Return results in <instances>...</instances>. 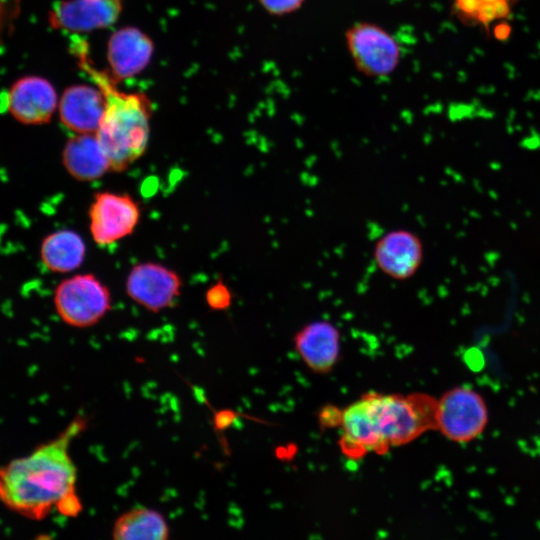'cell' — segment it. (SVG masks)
<instances>
[{
	"label": "cell",
	"mask_w": 540,
	"mask_h": 540,
	"mask_svg": "<svg viewBox=\"0 0 540 540\" xmlns=\"http://www.w3.org/2000/svg\"><path fill=\"white\" fill-rule=\"evenodd\" d=\"M86 422L77 417L56 438L0 465V503L33 520L45 518L54 508L75 516L81 504L76 496L77 469L69 448Z\"/></svg>",
	"instance_id": "1"
},
{
	"label": "cell",
	"mask_w": 540,
	"mask_h": 540,
	"mask_svg": "<svg viewBox=\"0 0 540 540\" xmlns=\"http://www.w3.org/2000/svg\"><path fill=\"white\" fill-rule=\"evenodd\" d=\"M437 399L426 393L369 392L342 412L340 449L350 459L385 454L436 430Z\"/></svg>",
	"instance_id": "2"
},
{
	"label": "cell",
	"mask_w": 540,
	"mask_h": 540,
	"mask_svg": "<svg viewBox=\"0 0 540 540\" xmlns=\"http://www.w3.org/2000/svg\"><path fill=\"white\" fill-rule=\"evenodd\" d=\"M70 51L103 94L104 113L95 134L108 157L111 171H124L147 148L151 102L142 93L119 90L111 74L97 69L91 61L88 45L82 38H73Z\"/></svg>",
	"instance_id": "3"
},
{
	"label": "cell",
	"mask_w": 540,
	"mask_h": 540,
	"mask_svg": "<svg viewBox=\"0 0 540 540\" xmlns=\"http://www.w3.org/2000/svg\"><path fill=\"white\" fill-rule=\"evenodd\" d=\"M489 422V409L474 388L460 385L437 399L436 430L448 440L464 444L480 437Z\"/></svg>",
	"instance_id": "4"
},
{
	"label": "cell",
	"mask_w": 540,
	"mask_h": 540,
	"mask_svg": "<svg viewBox=\"0 0 540 540\" xmlns=\"http://www.w3.org/2000/svg\"><path fill=\"white\" fill-rule=\"evenodd\" d=\"M53 303L60 319L76 328L97 324L111 308L109 289L95 275L76 274L62 280Z\"/></svg>",
	"instance_id": "5"
},
{
	"label": "cell",
	"mask_w": 540,
	"mask_h": 540,
	"mask_svg": "<svg viewBox=\"0 0 540 540\" xmlns=\"http://www.w3.org/2000/svg\"><path fill=\"white\" fill-rule=\"evenodd\" d=\"M345 43L355 68L365 76L386 77L399 65V43L390 32L375 23H354L345 32Z\"/></svg>",
	"instance_id": "6"
},
{
	"label": "cell",
	"mask_w": 540,
	"mask_h": 540,
	"mask_svg": "<svg viewBox=\"0 0 540 540\" xmlns=\"http://www.w3.org/2000/svg\"><path fill=\"white\" fill-rule=\"evenodd\" d=\"M88 214L93 240L104 247L133 233L140 208L130 195L106 191L94 196Z\"/></svg>",
	"instance_id": "7"
},
{
	"label": "cell",
	"mask_w": 540,
	"mask_h": 540,
	"mask_svg": "<svg viewBox=\"0 0 540 540\" xmlns=\"http://www.w3.org/2000/svg\"><path fill=\"white\" fill-rule=\"evenodd\" d=\"M182 282L172 269L153 262L140 263L129 272L125 289L127 295L145 309L159 312L177 301Z\"/></svg>",
	"instance_id": "8"
},
{
	"label": "cell",
	"mask_w": 540,
	"mask_h": 540,
	"mask_svg": "<svg viewBox=\"0 0 540 540\" xmlns=\"http://www.w3.org/2000/svg\"><path fill=\"white\" fill-rule=\"evenodd\" d=\"M58 103L53 84L41 76L18 78L5 95V107L12 117L25 125L50 121Z\"/></svg>",
	"instance_id": "9"
},
{
	"label": "cell",
	"mask_w": 540,
	"mask_h": 540,
	"mask_svg": "<svg viewBox=\"0 0 540 540\" xmlns=\"http://www.w3.org/2000/svg\"><path fill=\"white\" fill-rule=\"evenodd\" d=\"M377 268L397 281L412 278L423 260L421 239L407 229H393L378 238L373 248Z\"/></svg>",
	"instance_id": "10"
},
{
	"label": "cell",
	"mask_w": 540,
	"mask_h": 540,
	"mask_svg": "<svg viewBox=\"0 0 540 540\" xmlns=\"http://www.w3.org/2000/svg\"><path fill=\"white\" fill-rule=\"evenodd\" d=\"M120 13V0H61L52 5L48 21L52 28L82 33L113 25Z\"/></svg>",
	"instance_id": "11"
},
{
	"label": "cell",
	"mask_w": 540,
	"mask_h": 540,
	"mask_svg": "<svg viewBox=\"0 0 540 540\" xmlns=\"http://www.w3.org/2000/svg\"><path fill=\"white\" fill-rule=\"evenodd\" d=\"M293 342L302 361L315 373H328L338 362L340 332L329 321L307 323L295 334Z\"/></svg>",
	"instance_id": "12"
},
{
	"label": "cell",
	"mask_w": 540,
	"mask_h": 540,
	"mask_svg": "<svg viewBox=\"0 0 540 540\" xmlns=\"http://www.w3.org/2000/svg\"><path fill=\"white\" fill-rule=\"evenodd\" d=\"M154 51L152 40L140 29L123 27L107 43V61L116 80L132 78L149 64Z\"/></svg>",
	"instance_id": "13"
},
{
	"label": "cell",
	"mask_w": 540,
	"mask_h": 540,
	"mask_svg": "<svg viewBox=\"0 0 540 540\" xmlns=\"http://www.w3.org/2000/svg\"><path fill=\"white\" fill-rule=\"evenodd\" d=\"M104 97L95 85H72L63 92L59 105L61 124L73 134H95L104 113Z\"/></svg>",
	"instance_id": "14"
},
{
	"label": "cell",
	"mask_w": 540,
	"mask_h": 540,
	"mask_svg": "<svg viewBox=\"0 0 540 540\" xmlns=\"http://www.w3.org/2000/svg\"><path fill=\"white\" fill-rule=\"evenodd\" d=\"M61 155L65 170L78 181H94L111 171L96 134H74L65 143Z\"/></svg>",
	"instance_id": "15"
},
{
	"label": "cell",
	"mask_w": 540,
	"mask_h": 540,
	"mask_svg": "<svg viewBox=\"0 0 540 540\" xmlns=\"http://www.w3.org/2000/svg\"><path fill=\"white\" fill-rule=\"evenodd\" d=\"M39 255L47 270L54 273H69L82 265L86 255V244L77 232L60 229L43 238Z\"/></svg>",
	"instance_id": "16"
},
{
	"label": "cell",
	"mask_w": 540,
	"mask_h": 540,
	"mask_svg": "<svg viewBox=\"0 0 540 540\" xmlns=\"http://www.w3.org/2000/svg\"><path fill=\"white\" fill-rule=\"evenodd\" d=\"M170 529L157 510L138 506L121 514L112 527L115 540H166Z\"/></svg>",
	"instance_id": "17"
},
{
	"label": "cell",
	"mask_w": 540,
	"mask_h": 540,
	"mask_svg": "<svg viewBox=\"0 0 540 540\" xmlns=\"http://www.w3.org/2000/svg\"><path fill=\"white\" fill-rule=\"evenodd\" d=\"M306 0H259L261 6L273 16H286L299 10Z\"/></svg>",
	"instance_id": "18"
},
{
	"label": "cell",
	"mask_w": 540,
	"mask_h": 540,
	"mask_svg": "<svg viewBox=\"0 0 540 540\" xmlns=\"http://www.w3.org/2000/svg\"><path fill=\"white\" fill-rule=\"evenodd\" d=\"M19 12V0H0V40L9 34Z\"/></svg>",
	"instance_id": "19"
},
{
	"label": "cell",
	"mask_w": 540,
	"mask_h": 540,
	"mask_svg": "<svg viewBox=\"0 0 540 540\" xmlns=\"http://www.w3.org/2000/svg\"><path fill=\"white\" fill-rule=\"evenodd\" d=\"M342 412L339 408L327 405L319 413V423L324 428L340 427Z\"/></svg>",
	"instance_id": "20"
},
{
	"label": "cell",
	"mask_w": 540,
	"mask_h": 540,
	"mask_svg": "<svg viewBox=\"0 0 540 540\" xmlns=\"http://www.w3.org/2000/svg\"><path fill=\"white\" fill-rule=\"evenodd\" d=\"M208 302L213 308H224L229 305L230 294L223 285L211 289L208 295Z\"/></svg>",
	"instance_id": "21"
},
{
	"label": "cell",
	"mask_w": 540,
	"mask_h": 540,
	"mask_svg": "<svg viewBox=\"0 0 540 540\" xmlns=\"http://www.w3.org/2000/svg\"><path fill=\"white\" fill-rule=\"evenodd\" d=\"M481 0H455L454 6L461 16L469 19H477Z\"/></svg>",
	"instance_id": "22"
},
{
	"label": "cell",
	"mask_w": 540,
	"mask_h": 540,
	"mask_svg": "<svg viewBox=\"0 0 540 540\" xmlns=\"http://www.w3.org/2000/svg\"><path fill=\"white\" fill-rule=\"evenodd\" d=\"M497 19L493 2H482L478 14L477 20L488 28L489 24Z\"/></svg>",
	"instance_id": "23"
},
{
	"label": "cell",
	"mask_w": 540,
	"mask_h": 540,
	"mask_svg": "<svg viewBox=\"0 0 540 540\" xmlns=\"http://www.w3.org/2000/svg\"><path fill=\"white\" fill-rule=\"evenodd\" d=\"M497 19H506L510 15V5L508 0H495L493 2Z\"/></svg>",
	"instance_id": "24"
},
{
	"label": "cell",
	"mask_w": 540,
	"mask_h": 540,
	"mask_svg": "<svg viewBox=\"0 0 540 540\" xmlns=\"http://www.w3.org/2000/svg\"><path fill=\"white\" fill-rule=\"evenodd\" d=\"M509 28L506 25H499L495 30V35L500 38L504 39L508 36Z\"/></svg>",
	"instance_id": "25"
},
{
	"label": "cell",
	"mask_w": 540,
	"mask_h": 540,
	"mask_svg": "<svg viewBox=\"0 0 540 540\" xmlns=\"http://www.w3.org/2000/svg\"><path fill=\"white\" fill-rule=\"evenodd\" d=\"M482 2H494L495 0H481Z\"/></svg>",
	"instance_id": "26"
},
{
	"label": "cell",
	"mask_w": 540,
	"mask_h": 540,
	"mask_svg": "<svg viewBox=\"0 0 540 540\" xmlns=\"http://www.w3.org/2000/svg\"><path fill=\"white\" fill-rule=\"evenodd\" d=\"M509 1V0H508Z\"/></svg>",
	"instance_id": "27"
}]
</instances>
